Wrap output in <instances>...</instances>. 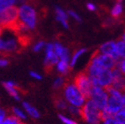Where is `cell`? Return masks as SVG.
<instances>
[{"instance_id": "cell-31", "label": "cell", "mask_w": 125, "mask_h": 124, "mask_svg": "<svg viewBox=\"0 0 125 124\" xmlns=\"http://www.w3.org/2000/svg\"><path fill=\"white\" fill-rule=\"evenodd\" d=\"M44 46H45V43L43 42V41H38V42H36L35 43V45L33 46V51L34 52H40L41 50L44 49Z\"/></svg>"}, {"instance_id": "cell-4", "label": "cell", "mask_w": 125, "mask_h": 124, "mask_svg": "<svg viewBox=\"0 0 125 124\" xmlns=\"http://www.w3.org/2000/svg\"><path fill=\"white\" fill-rule=\"evenodd\" d=\"M18 6L14 5L0 12V26L4 29L14 32L18 24Z\"/></svg>"}, {"instance_id": "cell-11", "label": "cell", "mask_w": 125, "mask_h": 124, "mask_svg": "<svg viewBox=\"0 0 125 124\" xmlns=\"http://www.w3.org/2000/svg\"><path fill=\"white\" fill-rule=\"evenodd\" d=\"M97 52H99V53H102V54L109 55L111 57H113L114 59H115L116 60H119V57H118L117 52H116L115 42H114V41H108V42L102 43Z\"/></svg>"}, {"instance_id": "cell-14", "label": "cell", "mask_w": 125, "mask_h": 124, "mask_svg": "<svg viewBox=\"0 0 125 124\" xmlns=\"http://www.w3.org/2000/svg\"><path fill=\"white\" fill-rule=\"evenodd\" d=\"M55 19L58 22H60L64 29H68L69 24H68V15L66 11L62 9L60 6L55 7Z\"/></svg>"}, {"instance_id": "cell-27", "label": "cell", "mask_w": 125, "mask_h": 124, "mask_svg": "<svg viewBox=\"0 0 125 124\" xmlns=\"http://www.w3.org/2000/svg\"><path fill=\"white\" fill-rule=\"evenodd\" d=\"M59 119L60 120V122H62L63 124H78V122L75 121V119H73V118H70V117H67L64 114H60L58 115Z\"/></svg>"}, {"instance_id": "cell-39", "label": "cell", "mask_w": 125, "mask_h": 124, "mask_svg": "<svg viewBox=\"0 0 125 124\" xmlns=\"http://www.w3.org/2000/svg\"><path fill=\"white\" fill-rule=\"evenodd\" d=\"M122 40H123V42H124V43H125V33L123 34V36H122Z\"/></svg>"}, {"instance_id": "cell-22", "label": "cell", "mask_w": 125, "mask_h": 124, "mask_svg": "<svg viewBox=\"0 0 125 124\" xmlns=\"http://www.w3.org/2000/svg\"><path fill=\"white\" fill-rule=\"evenodd\" d=\"M2 124H25L23 123L21 120L18 119L16 116L14 115H10L8 117H5V119L4 120V122H2Z\"/></svg>"}, {"instance_id": "cell-1", "label": "cell", "mask_w": 125, "mask_h": 124, "mask_svg": "<svg viewBox=\"0 0 125 124\" xmlns=\"http://www.w3.org/2000/svg\"><path fill=\"white\" fill-rule=\"evenodd\" d=\"M18 21L29 31L35 30L37 25V12L36 8L28 2L18 5Z\"/></svg>"}, {"instance_id": "cell-5", "label": "cell", "mask_w": 125, "mask_h": 124, "mask_svg": "<svg viewBox=\"0 0 125 124\" xmlns=\"http://www.w3.org/2000/svg\"><path fill=\"white\" fill-rule=\"evenodd\" d=\"M88 98L91 99L100 111H103L106 106L108 93L106 89H104L99 86H92Z\"/></svg>"}, {"instance_id": "cell-25", "label": "cell", "mask_w": 125, "mask_h": 124, "mask_svg": "<svg viewBox=\"0 0 125 124\" xmlns=\"http://www.w3.org/2000/svg\"><path fill=\"white\" fill-rule=\"evenodd\" d=\"M114 117L116 119L119 123L121 124H125V107L123 109H121L119 112H117L114 115Z\"/></svg>"}, {"instance_id": "cell-18", "label": "cell", "mask_w": 125, "mask_h": 124, "mask_svg": "<svg viewBox=\"0 0 125 124\" xmlns=\"http://www.w3.org/2000/svg\"><path fill=\"white\" fill-rule=\"evenodd\" d=\"M53 102H54L55 107L58 110H60V111H66L67 109V107H68L67 102L61 96H56L55 98H54Z\"/></svg>"}, {"instance_id": "cell-21", "label": "cell", "mask_w": 125, "mask_h": 124, "mask_svg": "<svg viewBox=\"0 0 125 124\" xmlns=\"http://www.w3.org/2000/svg\"><path fill=\"white\" fill-rule=\"evenodd\" d=\"M66 83H67V82H66L65 77L63 76V75H60V76L57 77V78L54 80V82H53V85H52L53 90L58 91V90L62 89L63 86L65 85Z\"/></svg>"}, {"instance_id": "cell-30", "label": "cell", "mask_w": 125, "mask_h": 124, "mask_svg": "<svg viewBox=\"0 0 125 124\" xmlns=\"http://www.w3.org/2000/svg\"><path fill=\"white\" fill-rule=\"evenodd\" d=\"M100 124H121L116 121V119L114 116L107 117L105 119H102Z\"/></svg>"}, {"instance_id": "cell-38", "label": "cell", "mask_w": 125, "mask_h": 124, "mask_svg": "<svg viewBox=\"0 0 125 124\" xmlns=\"http://www.w3.org/2000/svg\"><path fill=\"white\" fill-rule=\"evenodd\" d=\"M3 31H4V29H3L2 27L0 26V36L2 35V33H3Z\"/></svg>"}, {"instance_id": "cell-8", "label": "cell", "mask_w": 125, "mask_h": 124, "mask_svg": "<svg viewBox=\"0 0 125 124\" xmlns=\"http://www.w3.org/2000/svg\"><path fill=\"white\" fill-rule=\"evenodd\" d=\"M73 83L75 84L77 88L79 89L80 91L88 98L91 90L92 88V82H91V78L85 73V71L81 72L77 75H75Z\"/></svg>"}, {"instance_id": "cell-23", "label": "cell", "mask_w": 125, "mask_h": 124, "mask_svg": "<svg viewBox=\"0 0 125 124\" xmlns=\"http://www.w3.org/2000/svg\"><path fill=\"white\" fill-rule=\"evenodd\" d=\"M14 5H17L16 0H0V12Z\"/></svg>"}, {"instance_id": "cell-17", "label": "cell", "mask_w": 125, "mask_h": 124, "mask_svg": "<svg viewBox=\"0 0 125 124\" xmlns=\"http://www.w3.org/2000/svg\"><path fill=\"white\" fill-rule=\"evenodd\" d=\"M22 105H23V108L25 109V111L28 113V114L30 115V117H32L34 119H38L39 117H40V114H39V112L37 111V109H36V108L34 107L32 105H30L29 103L23 102L22 103Z\"/></svg>"}, {"instance_id": "cell-7", "label": "cell", "mask_w": 125, "mask_h": 124, "mask_svg": "<svg viewBox=\"0 0 125 124\" xmlns=\"http://www.w3.org/2000/svg\"><path fill=\"white\" fill-rule=\"evenodd\" d=\"M90 61L93 62L102 68H106V69L111 70L116 67V63H117V60L115 59H114L113 57H111L109 55L99 53V52H96L92 55Z\"/></svg>"}, {"instance_id": "cell-12", "label": "cell", "mask_w": 125, "mask_h": 124, "mask_svg": "<svg viewBox=\"0 0 125 124\" xmlns=\"http://www.w3.org/2000/svg\"><path fill=\"white\" fill-rule=\"evenodd\" d=\"M53 49H54V52H55L56 55L58 56L59 60L69 62L70 52H69V50L67 47L62 45L59 42H55V43H53Z\"/></svg>"}, {"instance_id": "cell-16", "label": "cell", "mask_w": 125, "mask_h": 124, "mask_svg": "<svg viewBox=\"0 0 125 124\" xmlns=\"http://www.w3.org/2000/svg\"><path fill=\"white\" fill-rule=\"evenodd\" d=\"M87 52V49L86 48H80L78 50H76L75 52L73 53V55L70 57V60H69V66L70 67L72 68L75 66V64L77 63L78 60L80 58L82 57L83 55L85 54Z\"/></svg>"}, {"instance_id": "cell-37", "label": "cell", "mask_w": 125, "mask_h": 124, "mask_svg": "<svg viewBox=\"0 0 125 124\" xmlns=\"http://www.w3.org/2000/svg\"><path fill=\"white\" fill-rule=\"evenodd\" d=\"M2 44H3V39L0 38V50H1V48H2Z\"/></svg>"}, {"instance_id": "cell-13", "label": "cell", "mask_w": 125, "mask_h": 124, "mask_svg": "<svg viewBox=\"0 0 125 124\" xmlns=\"http://www.w3.org/2000/svg\"><path fill=\"white\" fill-rule=\"evenodd\" d=\"M3 86L4 88L7 91V92L10 94L11 97L16 99V100H20L21 97H20V92L21 91V89L20 88L19 85L12 81H7L3 83Z\"/></svg>"}, {"instance_id": "cell-9", "label": "cell", "mask_w": 125, "mask_h": 124, "mask_svg": "<svg viewBox=\"0 0 125 124\" xmlns=\"http://www.w3.org/2000/svg\"><path fill=\"white\" fill-rule=\"evenodd\" d=\"M124 107L123 102V95L122 96H114L108 95V99L106 103V106L103 111H106L109 114L114 116L116 113L119 112L121 109Z\"/></svg>"}, {"instance_id": "cell-28", "label": "cell", "mask_w": 125, "mask_h": 124, "mask_svg": "<svg viewBox=\"0 0 125 124\" xmlns=\"http://www.w3.org/2000/svg\"><path fill=\"white\" fill-rule=\"evenodd\" d=\"M115 67H117L118 69L125 75V58H122V59L117 60Z\"/></svg>"}, {"instance_id": "cell-24", "label": "cell", "mask_w": 125, "mask_h": 124, "mask_svg": "<svg viewBox=\"0 0 125 124\" xmlns=\"http://www.w3.org/2000/svg\"><path fill=\"white\" fill-rule=\"evenodd\" d=\"M67 111L70 114L73 115L74 117H78V118H81V108L76 107V106H74V105H68V107H67Z\"/></svg>"}, {"instance_id": "cell-6", "label": "cell", "mask_w": 125, "mask_h": 124, "mask_svg": "<svg viewBox=\"0 0 125 124\" xmlns=\"http://www.w3.org/2000/svg\"><path fill=\"white\" fill-rule=\"evenodd\" d=\"M113 70V69H112ZM111 69L99 68L94 77H90L92 86H99L107 89L113 84V73Z\"/></svg>"}, {"instance_id": "cell-20", "label": "cell", "mask_w": 125, "mask_h": 124, "mask_svg": "<svg viewBox=\"0 0 125 124\" xmlns=\"http://www.w3.org/2000/svg\"><path fill=\"white\" fill-rule=\"evenodd\" d=\"M116 45V52H117L119 60L122 58H125V43L122 39L115 42Z\"/></svg>"}, {"instance_id": "cell-33", "label": "cell", "mask_w": 125, "mask_h": 124, "mask_svg": "<svg viewBox=\"0 0 125 124\" xmlns=\"http://www.w3.org/2000/svg\"><path fill=\"white\" fill-rule=\"evenodd\" d=\"M29 75L32 77V78L36 79V80H41L42 79V75L38 73H36L35 71H30L29 72Z\"/></svg>"}, {"instance_id": "cell-26", "label": "cell", "mask_w": 125, "mask_h": 124, "mask_svg": "<svg viewBox=\"0 0 125 124\" xmlns=\"http://www.w3.org/2000/svg\"><path fill=\"white\" fill-rule=\"evenodd\" d=\"M12 114L14 115V116H16L18 119L20 120H26L27 119V115L25 114V113L22 111V110H21L20 108L18 107H12Z\"/></svg>"}, {"instance_id": "cell-10", "label": "cell", "mask_w": 125, "mask_h": 124, "mask_svg": "<svg viewBox=\"0 0 125 124\" xmlns=\"http://www.w3.org/2000/svg\"><path fill=\"white\" fill-rule=\"evenodd\" d=\"M44 51H45L44 67H45V69L47 71H49V70L52 69V67L57 64V62L59 61V58L56 55L55 52H54L52 43H45Z\"/></svg>"}, {"instance_id": "cell-29", "label": "cell", "mask_w": 125, "mask_h": 124, "mask_svg": "<svg viewBox=\"0 0 125 124\" xmlns=\"http://www.w3.org/2000/svg\"><path fill=\"white\" fill-rule=\"evenodd\" d=\"M67 12V15H68V16H70L71 18H73V19L75 20V21L82 22V19H81L80 15L78 14L77 12H75V11H73V10H68Z\"/></svg>"}, {"instance_id": "cell-40", "label": "cell", "mask_w": 125, "mask_h": 124, "mask_svg": "<svg viewBox=\"0 0 125 124\" xmlns=\"http://www.w3.org/2000/svg\"><path fill=\"white\" fill-rule=\"evenodd\" d=\"M123 1V0H117V2H118V3H122Z\"/></svg>"}, {"instance_id": "cell-36", "label": "cell", "mask_w": 125, "mask_h": 124, "mask_svg": "<svg viewBox=\"0 0 125 124\" xmlns=\"http://www.w3.org/2000/svg\"><path fill=\"white\" fill-rule=\"evenodd\" d=\"M24 3H27V0H16L17 6L20 5H22V4H24Z\"/></svg>"}, {"instance_id": "cell-35", "label": "cell", "mask_w": 125, "mask_h": 124, "mask_svg": "<svg viewBox=\"0 0 125 124\" xmlns=\"http://www.w3.org/2000/svg\"><path fill=\"white\" fill-rule=\"evenodd\" d=\"M86 7L87 9L89 10V11H91V12H94V11H96V5H94V4H92V3H88L86 5Z\"/></svg>"}, {"instance_id": "cell-3", "label": "cell", "mask_w": 125, "mask_h": 124, "mask_svg": "<svg viewBox=\"0 0 125 124\" xmlns=\"http://www.w3.org/2000/svg\"><path fill=\"white\" fill-rule=\"evenodd\" d=\"M81 119L83 120L87 124L101 123V111L89 98H87L86 102L81 107Z\"/></svg>"}, {"instance_id": "cell-2", "label": "cell", "mask_w": 125, "mask_h": 124, "mask_svg": "<svg viewBox=\"0 0 125 124\" xmlns=\"http://www.w3.org/2000/svg\"><path fill=\"white\" fill-rule=\"evenodd\" d=\"M62 97L68 105L80 108L87 100V98L80 91L74 83H66L62 88Z\"/></svg>"}, {"instance_id": "cell-34", "label": "cell", "mask_w": 125, "mask_h": 124, "mask_svg": "<svg viewBox=\"0 0 125 124\" xmlns=\"http://www.w3.org/2000/svg\"><path fill=\"white\" fill-rule=\"evenodd\" d=\"M5 117H6V111L3 108H0V124H2Z\"/></svg>"}, {"instance_id": "cell-19", "label": "cell", "mask_w": 125, "mask_h": 124, "mask_svg": "<svg viewBox=\"0 0 125 124\" xmlns=\"http://www.w3.org/2000/svg\"><path fill=\"white\" fill-rule=\"evenodd\" d=\"M123 12V7L122 3H116L115 5H114V7L111 10V16L113 17L114 19H119Z\"/></svg>"}, {"instance_id": "cell-15", "label": "cell", "mask_w": 125, "mask_h": 124, "mask_svg": "<svg viewBox=\"0 0 125 124\" xmlns=\"http://www.w3.org/2000/svg\"><path fill=\"white\" fill-rule=\"evenodd\" d=\"M56 66V69L57 71L60 74V75H63L65 76L67 75L68 73H69L70 70V66H69V62L64 61V60H60L57 62V64L55 65Z\"/></svg>"}, {"instance_id": "cell-32", "label": "cell", "mask_w": 125, "mask_h": 124, "mask_svg": "<svg viewBox=\"0 0 125 124\" xmlns=\"http://www.w3.org/2000/svg\"><path fill=\"white\" fill-rule=\"evenodd\" d=\"M8 64H9V60L6 59V57L1 56V57H0V67H6Z\"/></svg>"}]
</instances>
